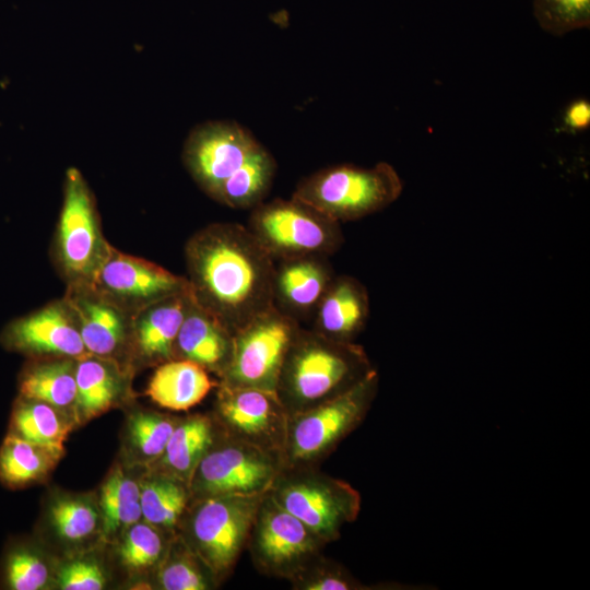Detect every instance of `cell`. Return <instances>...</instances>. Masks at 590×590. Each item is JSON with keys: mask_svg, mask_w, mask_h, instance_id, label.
<instances>
[{"mask_svg": "<svg viewBox=\"0 0 590 590\" xmlns=\"http://www.w3.org/2000/svg\"><path fill=\"white\" fill-rule=\"evenodd\" d=\"M193 302L233 334L274 305L275 261L246 226L213 223L186 244Z\"/></svg>", "mask_w": 590, "mask_h": 590, "instance_id": "1", "label": "cell"}, {"mask_svg": "<svg viewBox=\"0 0 590 590\" xmlns=\"http://www.w3.org/2000/svg\"><path fill=\"white\" fill-rule=\"evenodd\" d=\"M375 367L363 346L299 329L284 359L275 393L288 415L330 400Z\"/></svg>", "mask_w": 590, "mask_h": 590, "instance_id": "2", "label": "cell"}, {"mask_svg": "<svg viewBox=\"0 0 590 590\" xmlns=\"http://www.w3.org/2000/svg\"><path fill=\"white\" fill-rule=\"evenodd\" d=\"M402 189V179L386 162L373 167L342 164L304 177L292 197L342 223L386 209L400 197Z\"/></svg>", "mask_w": 590, "mask_h": 590, "instance_id": "3", "label": "cell"}, {"mask_svg": "<svg viewBox=\"0 0 590 590\" xmlns=\"http://www.w3.org/2000/svg\"><path fill=\"white\" fill-rule=\"evenodd\" d=\"M376 368L345 392L290 415L283 468L316 467L366 417L377 396Z\"/></svg>", "mask_w": 590, "mask_h": 590, "instance_id": "4", "label": "cell"}, {"mask_svg": "<svg viewBox=\"0 0 590 590\" xmlns=\"http://www.w3.org/2000/svg\"><path fill=\"white\" fill-rule=\"evenodd\" d=\"M264 495V494H263ZM263 495L191 499L177 529L219 582L234 569Z\"/></svg>", "mask_w": 590, "mask_h": 590, "instance_id": "5", "label": "cell"}, {"mask_svg": "<svg viewBox=\"0 0 590 590\" xmlns=\"http://www.w3.org/2000/svg\"><path fill=\"white\" fill-rule=\"evenodd\" d=\"M246 227L275 262L329 257L344 240L340 223L294 197L259 203Z\"/></svg>", "mask_w": 590, "mask_h": 590, "instance_id": "6", "label": "cell"}, {"mask_svg": "<svg viewBox=\"0 0 590 590\" xmlns=\"http://www.w3.org/2000/svg\"><path fill=\"white\" fill-rule=\"evenodd\" d=\"M268 493L327 544L337 541L361 510L356 488L316 467L283 468Z\"/></svg>", "mask_w": 590, "mask_h": 590, "instance_id": "7", "label": "cell"}, {"mask_svg": "<svg viewBox=\"0 0 590 590\" xmlns=\"http://www.w3.org/2000/svg\"><path fill=\"white\" fill-rule=\"evenodd\" d=\"M110 248L92 190L76 168H69L56 235L57 262L68 286H91Z\"/></svg>", "mask_w": 590, "mask_h": 590, "instance_id": "8", "label": "cell"}, {"mask_svg": "<svg viewBox=\"0 0 590 590\" xmlns=\"http://www.w3.org/2000/svg\"><path fill=\"white\" fill-rule=\"evenodd\" d=\"M283 469L279 455L233 438L222 430L189 481L191 499L266 494Z\"/></svg>", "mask_w": 590, "mask_h": 590, "instance_id": "9", "label": "cell"}, {"mask_svg": "<svg viewBox=\"0 0 590 590\" xmlns=\"http://www.w3.org/2000/svg\"><path fill=\"white\" fill-rule=\"evenodd\" d=\"M300 327L275 305L233 335L229 362L217 384L250 387L275 393L286 354Z\"/></svg>", "mask_w": 590, "mask_h": 590, "instance_id": "10", "label": "cell"}, {"mask_svg": "<svg viewBox=\"0 0 590 590\" xmlns=\"http://www.w3.org/2000/svg\"><path fill=\"white\" fill-rule=\"evenodd\" d=\"M326 544L267 492L256 511L246 547L259 571L290 580L321 555Z\"/></svg>", "mask_w": 590, "mask_h": 590, "instance_id": "11", "label": "cell"}, {"mask_svg": "<svg viewBox=\"0 0 590 590\" xmlns=\"http://www.w3.org/2000/svg\"><path fill=\"white\" fill-rule=\"evenodd\" d=\"M216 386L213 418L220 429L282 458L290 415L276 393L250 387Z\"/></svg>", "mask_w": 590, "mask_h": 590, "instance_id": "12", "label": "cell"}, {"mask_svg": "<svg viewBox=\"0 0 590 590\" xmlns=\"http://www.w3.org/2000/svg\"><path fill=\"white\" fill-rule=\"evenodd\" d=\"M260 144L236 121L210 120L190 131L181 157L200 189L214 200L224 181Z\"/></svg>", "mask_w": 590, "mask_h": 590, "instance_id": "13", "label": "cell"}, {"mask_svg": "<svg viewBox=\"0 0 590 590\" xmlns=\"http://www.w3.org/2000/svg\"><path fill=\"white\" fill-rule=\"evenodd\" d=\"M90 287L131 317L150 304L189 291L186 278L113 246Z\"/></svg>", "mask_w": 590, "mask_h": 590, "instance_id": "14", "label": "cell"}, {"mask_svg": "<svg viewBox=\"0 0 590 590\" xmlns=\"http://www.w3.org/2000/svg\"><path fill=\"white\" fill-rule=\"evenodd\" d=\"M4 347L31 356L79 359L91 355L64 299L10 322L3 330Z\"/></svg>", "mask_w": 590, "mask_h": 590, "instance_id": "15", "label": "cell"}, {"mask_svg": "<svg viewBox=\"0 0 590 590\" xmlns=\"http://www.w3.org/2000/svg\"><path fill=\"white\" fill-rule=\"evenodd\" d=\"M71 309L88 354L114 359L129 344L131 316L90 286H69Z\"/></svg>", "mask_w": 590, "mask_h": 590, "instance_id": "16", "label": "cell"}, {"mask_svg": "<svg viewBox=\"0 0 590 590\" xmlns=\"http://www.w3.org/2000/svg\"><path fill=\"white\" fill-rule=\"evenodd\" d=\"M191 302L190 292L178 293L140 309L131 317L129 345L149 364L175 357V342Z\"/></svg>", "mask_w": 590, "mask_h": 590, "instance_id": "17", "label": "cell"}, {"mask_svg": "<svg viewBox=\"0 0 590 590\" xmlns=\"http://www.w3.org/2000/svg\"><path fill=\"white\" fill-rule=\"evenodd\" d=\"M333 276L328 257L308 256L276 261L274 305L295 319L314 314Z\"/></svg>", "mask_w": 590, "mask_h": 590, "instance_id": "18", "label": "cell"}, {"mask_svg": "<svg viewBox=\"0 0 590 590\" xmlns=\"http://www.w3.org/2000/svg\"><path fill=\"white\" fill-rule=\"evenodd\" d=\"M316 332L340 342H355L369 317V296L350 275L333 276L314 311Z\"/></svg>", "mask_w": 590, "mask_h": 590, "instance_id": "19", "label": "cell"}, {"mask_svg": "<svg viewBox=\"0 0 590 590\" xmlns=\"http://www.w3.org/2000/svg\"><path fill=\"white\" fill-rule=\"evenodd\" d=\"M233 333L192 297L175 342L174 358L199 364L220 377L232 354Z\"/></svg>", "mask_w": 590, "mask_h": 590, "instance_id": "20", "label": "cell"}, {"mask_svg": "<svg viewBox=\"0 0 590 590\" xmlns=\"http://www.w3.org/2000/svg\"><path fill=\"white\" fill-rule=\"evenodd\" d=\"M214 385L209 371L199 364L172 358L156 367L145 393L161 408L187 411L200 403Z\"/></svg>", "mask_w": 590, "mask_h": 590, "instance_id": "21", "label": "cell"}, {"mask_svg": "<svg viewBox=\"0 0 590 590\" xmlns=\"http://www.w3.org/2000/svg\"><path fill=\"white\" fill-rule=\"evenodd\" d=\"M221 429L213 417L194 414L179 420L154 470L173 475L189 485L192 473Z\"/></svg>", "mask_w": 590, "mask_h": 590, "instance_id": "22", "label": "cell"}, {"mask_svg": "<svg viewBox=\"0 0 590 590\" xmlns=\"http://www.w3.org/2000/svg\"><path fill=\"white\" fill-rule=\"evenodd\" d=\"M78 421H87L108 411L123 391V377L114 359L87 355L76 359Z\"/></svg>", "mask_w": 590, "mask_h": 590, "instance_id": "23", "label": "cell"}, {"mask_svg": "<svg viewBox=\"0 0 590 590\" xmlns=\"http://www.w3.org/2000/svg\"><path fill=\"white\" fill-rule=\"evenodd\" d=\"M63 453L64 448L31 441L8 433L0 445V482L16 489L43 481Z\"/></svg>", "mask_w": 590, "mask_h": 590, "instance_id": "24", "label": "cell"}, {"mask_svg": "<svg viewBox=\"0 0 590 590\" xmlns=\"http://www.w3.org/2000/svg\"><path fill=\"white\" fill-rule=\"evenodd\" d=\"M190 500L188 484L167 473L153 470L140 483L142 518L163 532L177 530Z\"/></svg>", "mask_w": 590, "mask_h": 590, "instance_id": "25", "label": "cell"}, {"mask_svg": "<svg viewBox=\"0 0 590 590\" xmlns=\"http://www.w3.org/2000/svg\"><path fill=\"white\" fill-rule=\"evenodd\" d=\"M275 173L273 155L260 144L224 181L214 200L232 209H252L264 201Z\"/></svg>", "mask_w": 590, "mask_h": 590, "instance_id": "26", "label": "cell"}, {"mask_svg": "<svg viewBox=\"0 0 590 590\" xmlns=\"http://www.w3.org/2000/svg\"><path fill=\"white\" fill-rule=\"evenodd\" d=\"M76 359L57 358L32 364L21 374L20 396L48 403L59 410L74 405Z\"/></svg>", "mask_w": 590, "mask_h": 590, "instance_id": "27", "label": "cell"}, {"mask_svg": "<svg viewBox=\"0 0 590 590\" xmlns=\"http://www.w3.org/2000/svg\"><path fill=\"white\" fill-rule=\"evenodd\" d=\"M9 428V434L21 438L64 448L71 425L59 409L20 396L13 405Z\"/></svg>", "mask_w": 590, "mask_h": 590, "instance_id": "28", "label": "cell"}, {"mask_svg": "<svg viewBox=\"0 0 590 590\" xmlns=\"http://www.w3.org/2000/svg\"><path fill=\"white\" fill-rule=\"evenodd\" d=\"M101 518L107 536L130 528L142 518L140 483L119 468L111 472L102 486Z\"/></svg>", "mask_w": 590, "mask_h": 590, "instance_id": "29", "label": "cell"}, {"mask_svg": "<svg viewBox=\"0 0 590 590\" xmlns=\"http://www.w3.org/2000/svg\"><path fill=\"white\" fill-rule=\"evenodd\" d=\"M158 565L157 581L164 590H209L217 579L206 565L177 536Z\"/></svg>", "mask_w": 590, "mask_h": 590, "instance_id": "30", "label": "cell"}, {"mask_svg": "<svg viewBox=\"0 0 590 590\" xmlns=\"http://www.w3.org/2000/svg\"><path fill=\"white\" fill-rule=\"evenodd\" d=\"M49 571L40 554L24 541H14L0 563V583L10 590H39L46 587Z\"/></svg>", "mask_w": 590, "mask_h": 590, "instance_id": "31", "label": "cell"}, {"mask_svg": "<svg viewBox=\"0 0 590 590\" xmlns=\"http://www.w3.org/2000/svg\"><path fill=\"white\" fill-rule=\"evenodd\" d=\"M178 421L160 413H134L129 420L128 437L138 458L144 463L157 461Z\"/></svg>", "mask_w": 590, "mask_h": 590, "instance_id": "32", "label": "cell"}, {"mask_svg": "<svg viewBox=\"0 0 590 590\" xmlns=\"http://www.w3.org/2000/svg\"><path fill=\"white\" fill-rule=\"evenodd\" d=\"M163 533L145 521L132 524L119 547L122 564L138 571L158 566L168 547Z\"/></svg>", "mask_w": 590, "mask_h": 590, "instance_id": "33", "label": "cell"}, {"mask_svg": "<svg viewBox=\"0 0 590 590\" xmlns=\"http://www.w3.org/2000/svg\"><path fill=\"white\" fill-rule=\"evenodd\" d=\"M98 517L96 507L82 498H61L50 508V520L57 535L71 543L91 538L97 529Z\"/></svg>", "mask_w": 590, "mask_h": 590, "instance_id": "34", "label": "cell"}, {"mask_svg": "<svg viewBox=\"0 0 590 590\" xmlns=\"http://www.w3.org/2000/svg\"><path fill=\"white\" fill-rule=\"evenodd\" d=\"M295 590H365L374 589L361 582L340 563L322 554L312 559L290 580Z\"/></svg>", "mask_w": 590, "mask_h": 590, "instance_id": "35", "label": "cell"}, {"mask_svg": "<svg viewBox=\"0 0 590 590\" xmlns=\"http://www.w3.org/2000/svg\"><path fill=\"white\" fill-rule=\"evenodd\" d=\"M533 15L543 31L560 36L589 27L590 0H533Z\"/></svg>", "mask_w": 590, "mask_h": 590, "instance_id": "36", "label": "cell"}, {"mask_svg": "<svg viewBox=\"0 0 590 590\" xmlns=\"http://www.w3.org/2000/svg\"><path fill=\"white\" fill-rule=\"evenodd\" d=\"M105 585L106 576L94 560H73L63 565L58 573V586L63 590H101Z\"/></svg>", "mask_w": 590, "mask_h": 590, "instance_id": "37", "label": "cell"}, {"mask_svg": "<svg viewBox=\"0 0 590 590\" xmlns=\"http://www.w3.org/2000/svg\"><path fill=\"white\" fill-rule=\"evenodd\" d=\"M590 127V102L586 98H577L565 108L562 117V128L576 133Z\"/></svg>", "mask_w": 590, "mask_h": 590, "instance_id": "38", "label": "cell"}]
</instances>
